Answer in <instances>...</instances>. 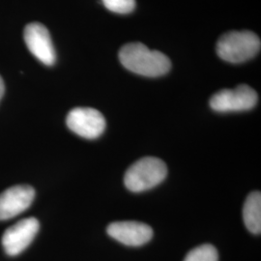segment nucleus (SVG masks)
Here are the masks:
<instances>
[{"label":"nucleus","instance_id":"f257e3e1","mask_svg":"<svg viewBox=\"0 0 261 261\" xmlns=\"http://www.w3.org/2000/svg\"><path fill=\"white\" fill-rule=\"evenodd\" d=\"M119 59L126 69L143 76L166 75L171 68L168 56L159 50H152L141 43L124 45L119 51Z\"/></svg>","mask_w":261,"mask_h":261},{"label":"nucleus","instance_id":"f03ea898","mask_svg":"<svg viewBox=\"0 0 261 261\" xmlns=\"http://www.w3.org/2000/svg\"><path fill=\"white\" fill-rule=\"evenodd\" d=\"M260 47V39L252 31H230L219 39L217 54L226 62L242 63L256 56Z\"/></svg>","mask_w":261,"mask_h":261},{"label":"nucleus","instance_id":"7ed1b4c3","mask_svg":"<svg viewBox=\"0 0 261 261\" xmlns=\"http://www.w3.org/2000/svg\"><path fill=\"white\" fill-rule=\"evenodd\" d=\"M168 174L166 164L155 157H145L133 164L125 173L126 188L134 193H140L158 186Z\"/></svg>","mask_w":261,"mask_h":261},{"label":"nucleus","instance_id":"20e7f679","mask_svg":"<svg viewBox=\"0 0 261 261\" xmlns=\"http://www.w3.org/2000/svg\"><path fill=\"white\" fill-rule=\"evenodd\" d=\"M257 100L254 89L241 84L234 89H224L214 94L210 99V107L218 112H245L253 109Z\"/></svg>","mask_w":261,"mask_h":261},{"label":"nucleus","instance_id":"39448f33","mask_svg":"<svg viewBox=\"0 0 261 261\" xmlns=\"http://www.w3.org/2000/svg\"><path fill=\"white\" fill-rule=\"evenodd\" d=\"M66 124L72 132L87 140L99 138L106 129L103 114L91 108L73 109L67 115Z\"/></svg>","mask_w":261,"mask_h":261},{"label":"nucleus","instance_id":"423d86ee","mask_svg":"<svg viewBox=\"0 0 261 261\" xmlns=\"http://www.w3.org/2000/svg\"><path fill=\"white\" fill-rule=\"evenodd\" d=\"M40 228L36 218H27L12 225L2 236V246L10 256H16L23 252L34 240Z\"/></svg>","mask_w":261,"mask_h":261},{"label":"nucleus","instance_id":"0eeeda50","mask_svg":"<svg viewBox=\"0 0 261 261\" xmlns=\"http://www.w3.org/2000/svg\"><path fill=\"white\" fill-rule=\"evenodd\" d=\"M24 42L30 53L43 64L53 66L56 54L47 28L40 22H31L24 28Z\"/></svg>","mask_w":261,"mask_h":261},{"label":"nucleus","instance_id":"6e6552de","mask_svg":"<svg viewBox=\"0 0 261 261\" xmlns=\"http://www.w3.org/2000/svg\"><path fill=\"white\" fill-rule=\"evenodd\" d=\"M35 191L28 185L13 186L0 194V221L12 219L32 204Z\"/></svg>","mask_w":261,"mask_h":261},{"label":"nucleus","instance_id":"1a4fd4ad","mask_svg":"<svg viewBox=\"0 0 261 261\" xmlns=\"http://www.w3.org/2000/svg\"><path fill=\"white\" fill-rule=\"evenodd\" d=\"M107 231L116 241L130 247L142 246L153 237L149 225L139 222H115L108 226Z\"/></svg>","mask_w":261,"mask_h":261},{"label":"nucleus","instance_id":"9d476101","mask_svg":"<svg viewBox=\"0 0 261 261\" xmlns=\"http://www.w3.org/2000/svg\"><path fill=\"white\" fill-rule=\"evenodd\" d=\"M243 219L246 227L253 234L261 231V195L259 192L250 194L243 207Z\"/></svg>","mask_w":261,"mask_h":261},{"label":"nucleus","instance_id":"9b49d317","mask_svg":"<svg viewBox=\"0 0 261 261\" xmlns=\"http://www.w3.org/2000/svg\"><path fill=\"white\" fill-rule=\"evenodd\" d=\"M219 255L214 246L204 244L189 252L184 261H218Z\"/></svg>","mask_w":261,"mask_h":261},{"label":"nucleus","instance_id":"f8f14e48","mask_svg":"<svg viewBox=\"0 0 261 261\" xmlns=\"http://www.w3.org/2000/svg\"><path fill=\"white\" fill-rule=\"evenodd\" d=\"M107 9L116 14H129L136 7V0H102Z\"/></svg>","mask_w":261,"mask_h":261},{"label":"nucleus","instance_id":"ddd939ff","mask_svg":"<svg viewBox=\"0 0 261 261\" xmlns=\"http://www.w3.org/2000/svg\"><path fill=\"white\" fill-rule=\"evenodd\" d=\"M4 91H5V85H4V82L0 75V101L4 95Z\"/></svg>","mask_w":261,"mask_h":261}]
</instances>
